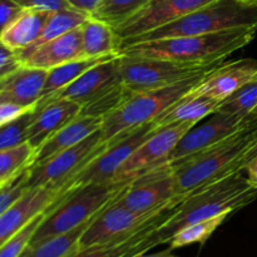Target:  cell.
Returning a JSON list of instances; mask_svg holds the SVG:
<instances>
[{"label": "cell", "instance_id": "f546056e", "mask_svg": "<svg viewBox=\"0 0 257 257\" xmlns=\"http://www.w3.org/2000/svg\"><path fill=\"white\" fill-rule=\"evenodd\" d=\"M230 215L223 213V215L215 216V217L206 218V220L197 221L191 225L185 226L181 230H178L175 235L172 236L170 241V247L176 250V248L185 247V246L193 245V243H200L203 245L208 238L212 236V233L225 222L226 218Z\"/></svg>", "mask_w": 257, "mask_h": 257}, {"label": "cell", "instance_id": "d6986e66", "mask_svg": "<svg viewBox=\"0 0 257 257\" xmlns=\"http://www.w3.org/2000/svg\"><path fill=\"white\" fill-rule=\"evenodd\" d=\"M82 105L65 98H53L37 104L34 117L28 128V142L38 150L52 136L80 114Z\"/></svg>", "mask_w": 257, "mask_h": 257}, {"label": "cell", "instance_id": "9c48e42d", "mask_svg": "<svg viewBox=\"0 0 257 257\" xmlns=\"http://www.w3.org/2000/svg\"><path fill=\"white\" fill-rule=\"evenodd\" d=\"M157 130L158 128L155 127L153 122H151L141 125L125 135L118 136V137L108 141L107 148L102 151L97 157L89 161L77 175L73 176L60 188L59 197L55 202L83 186L113 181L117 171L127 161V158L135 152L136 148L140 147Z\"/></svg>", "mask_w": 257, "mask_h": 257}, {"label": "cell", "instance_id": "7dc6e473", "mask_svg": "<svg viewBox=\"0 0 257 257\" xmlns=\"http://www.w3.org/2000/svg\"><path fill=\"white\" fill-rule=\"evenodd\" d=\"M251 115H253V117H257V108L255 109V112H253L252 114H251Z\"/></svg>", "mask_w": 257, "mask_h": 257}, {"label": "cell", "instance_id": "f6af8a7d", "mask_svg": "<svg viewBox=\"0 0 257 257\" xmlns=\"http://www.w3.org/2000/svg\"><path fill=\"white\" fill-rule=\"evenodd\" d=\"M238 2L243 3V4L253 5V7H257V0H238Z\"/></svg>", "mask_w": 257, "mask_h": 257}, {"label": "cell", "instance_id": "52a82bcc", "mask_svg": "<svg viewBox=\"0 0 257 257\" xmlns=\"http://www.w3.org/2000/svg\"><path fill=\"white\" fill-rule=\"evenodd\" d=\"M221 63L210 65L186 64L172 60L120 55L118 72L120 82L133 93L170 87L188 78L205 75Z\"/></svg>", "mask_w": 257, "mask_h": 257}, {"label": "cell", "instance_id": "8fae6325", "mask_svg": "<svg viewBox=\"0 0 257 257\" xmlns=\"http://www.w3.org/2000/svg\"><path fill=\"white\" fill-rule=\"evenodd\" d=\"M193 125H196L195 123H181L158 128L140 147L136 148L117 171L113 181L130 183L143 173L165 166L171 151Z\"/></svg>", "mask_w": 257, "mask_h": 257}, {"label": "cell", "instance_id": "d590c367", "mask_svg": "<svg viewBox=\"0 0 257 257\" xmlns=\"http://www.w3.org/2000/svg\"><path fill=\"white\" fill-rule=\"evenodd\" d=\"M29 167L23 170L14 177L10 178L8 182L0 187V216L10 207L14 202H17L25 191L28 190L27 185H25V178H27V173Z\"/></svg>", "mask_w": 257, "mask_h": 257}, {"label": "cell", "instance_id": "ee69618b", "mask_svg": "<svg viewBox=\"0 0 257 257\" xmlns=\"http://www.w3.org/2000/svg\"><path fill=\"white\" fill-rule=\"evenodd\" d=\"M253 161H257V145L253 146V147L248 151L247 155L243 157V168L246 170V167H247L251 162H253Z\"/></svg>", "mask_w": 257, "mask_h": 257}, {"label": "cell", "instance_id": "ac0fdd59", "mask_svg": "<svg viewBox=\"0 0 257 257\" xmlns=\"http://www.w3.org/2000/svg\"><path fill=\"white\" fill-rule=\"evenodd\" d=\"M257 73L255 59L221 63L192 89L196 94L207 95L222 103Z\"/></svg>", "mask_w": 257, "mask_h": 257}, {"label": "cell", "instance_id": "d6a6232c", "mask_svg": "<svg viewBox=\"0 0 257 257\" xmlns=\"http://www.w3.org/2000/svg\"><path fill=\"white\" fill-rule=\"evenodd\" d=\"M37 150L29 142L0 151V178H10L34 163Z\"/></svg>", "mask_w": 257, "mask_h": 257}, {"label": "cell", "instance_id": "60d3db41", "mask_svg": "<svg viewBox=\"0 0 257 257\" xmlns=\"http://www.w3.org/2000/svg\"><path fill=\"white\" fill-rule=\"evenodd\" d=\"M65 2H67L70 7L74 8V9L80 10V12L83 13H87L90 17V14L94 12L95 8L98 7V4H99L102 0H65Z\"/></svg>", "mask_w": 257, "mask_h": 257}, {"label": "cell", "instance_id": "5b68a950", "mask_svg": "<svg viewBox=\"0 0 257 257\" xmlns=\"http://www.w3.org/2000/svg\"><path fill=\"white\" fill-rule=\"evenodd\" d=\"M237 28H257V7L238 0H216L175 22L122 43L120 49L138 42L211 34Z\"/></svg>", "mask_w": 257, "mask_h": 257}, {"label": "cell", "instance_id": "2e32d148", "mask_svg": "<svg viewBox=\"0 0 257 257\" xmlns=\"http://www.w3.org/2000/svg\"><path fill=\"white\" fill-rule=\"evenodd\" d=\"M118 59L119 57L94 65L89 70L83 73L74 82L67 85L64 89L55 93L47 99L39 100L38 104L45 103L53 98H65L83 107L87 103L97 99L103 93L120 82L119 72H118Z\"/></svg>", "mask_w": 257, "mask_h": 257}, {"label": "cell", "instance_id": "d4e9b609", "mask_svg": "<svg viewBox=\"0 0 257 257\" xmlns=\"http://www.w3.org/2000/svg\"><path fill=\"white\" fill-rule=\"evenodd\" d=\"M80 30L84 58L120 55V39L110 25L89 17L80 25Z\"/></svg>", "mask_w": 257, "mask_h": 257}, {"label": "cell", "instance_id": "b9f144b4", "mask_svg": "<svg viewBox=\"0 0 257 257\" xmlns=\"http://www.w3.org/2000/svg\"><path fill=\"white\" fill-rule=\"evenodd\" d=\"M246 172H247V181L251 185V187L255 188L257 191V161H253L250 165L246 167Z\"/></svg>", "mask_w": 257, "mask_h": 257}, {"label": "cell", "instance_id": "74e56055", "mask_svg": "<svg viewBox=\"0 0 257 257\" xmlns=\"http://www.w3.org/2000/svg\"><path fill=\"white\" fill-rule=\"evenodd\" d=\"M23 9H37L55 12V10L72 8L65 0H14Z\"/></svg>", "mask_w": 257, "mask_h": 257}, {"label": "cell", "instance_id": "7bdbcfd3", "mask_svg": "<svg viewBox=\"0 0 257 257\" xmlns=\"http://www.w3.org/2000/svg\"><path fill=\"white\" fill-rule=\"evenodd\" d=\"M132 257H177L173 253V248L168 247L166 250L160 251V252H156V253H147V252H143V253H138V255H135Z\"/></svg>", "mask_w": 257, "mask_h": 257}, {"label": "cell", "instance_id": "4316f807", "mask_svg": "<svg viewBox=\"0 0 257 257\" xmlns=\"http://www.w3.org/2000/svg\"><path fill=\"white\" fill-rule=\"evenodd\" d=\"M118 57H120V55H115V57L79 58V59L72 60V62H68L65 64H62L59 67H55L53 69L48 70L47 79H45L42 97H40L39 100L47 99V98L55 94V93L64 89L67 85L74 82L83 73L89 70L94 65L105 62V60L114 59V58Z\"/></svg>", "mask_w": 257, "mask_h": 257}, {"label": "cell", "instance_id": "836d02e7", "mask_svg": "<svg viewBox=\"0 0 257 257\" xmlns=\"http://www.w3.org/2000/svg\"><path fill=\"white\" fill-rule=\"evenodd\" d=\"M47 212V211H45ZM45 212L38 215L34 220L30 221L22 231L17 233L15 236H13L10 240H8L7 242L3 243L0 246V257H19L23 253V251L27 248V246L29 245L30 241H32L34 232L37 231L38 226L40 225L42 220L44 218Z\"/></svg>", "mask_w": 257, "mask_h": 257}, {"label": "cell", "instance_id": "8992f818", "mask_svg": "<svg viewBox=\"0 0 257 257\" xmlns=\"http://www.w3.org/2000/svg\"><path fill=\"white\" fill-rule=\"evenodd\" d=\"M207 74L188 78L170 87L135 93L127 102L103 119L100 128L103 140L108 142L114 137L153 122L170 105L192 90Z\"/></svg>", "mask_w": 257, "mask_h": 257}, {"label": "cell", "instance_id": "f35d334b", "mask_svg": "<svg viewBox=\"0 0 257 257\" xmlns=\"http://www.w3.org/2000/svg\"><path fill=\"white\" fill-rule=\"evenodd\" d=\"M22 65L18 54L0 42V78L9 74Z\"/></svg>", "mask_w": 257, "mask_h": 257}, {"label": "cell", "instance_id": "9a60e30c", "mask_svg": "<svg viewBox=\"0 0 257 257\" xmlns=\"http://www.w3.org/2000/svg\"><path fill=\"white\" fill-rule=\"evenodd\" d=\"M180 205L166 208L152 221H150L145 227L128 237L102 243V245L90 246L88 248L78 247L67 257H132L138 253L148 252L152 248L162 245L157 235V230L165 225L172 216H175Z\"/></svg>", "mask_w": 257, "mask_h": 257}, {"label": "cell", "instance_id": "6da1fadb", "mask_svg": "<svg viewBox=\"0 0 257 257\" xmlns=\"http://www.w3.org/2000/svg\"><path fill=\"white\" fill-rule=\"evenodd\" d=\"M257 145V117L207 150L170 165L178 195H188L215 181L243 172V157Z\"/></svg>", "mask_w": 257, "mask_h": 257}, {"label": "cell", "instance_id": "603a6c76", "mask_svg": "<svg viewBox=\"0 0 257 257\" xmlns=\"http://www.w3.org/2000/svg\"><path fill=\"white\" fill-rule=\"evenodd\" d=\"M102 118L87 117V115H78L75 119L68 123L67 125L58 131L54 136L49 138L44 145L37 150L34 157V163H39L47 158L52 157L55 153L73 147L79 142L84 141L94 132L102 128ZM33 163V165H34Z\"/></svg>", "mask_w": 257, "mask_h": 257}, {"label": "cell", "instance_id": "cb8c5ba5", "mask_svg": "<svg viewBox=\"0 0 257 257\" xmlns=\"http://www.w3.org/2000/svg\"><path fill=\"white\" fill-rule=\"evenodd\" d=\"M49 14L47 10L23 9L2 33L0 42L15 53L23 52L38 39Z\"/></svg>", "mask_w": 257, "mask_h": 257}, {"label": "cell", "instance_id": "5bb4252c", "mask_svg": "<svg viewBox=\"0 0 257 257\" xmlns=\"http://www.w3.org/2000/svg\"><path fill=\"white\" fill-rule=\"evenodd\" d=\"M251 117L252 115H250L247 119H240L218 112L213 113L207 122L201 125H193L188 132H186V135L178 141L177 145L166 158L165 165H172L207 150L208 147L240 130Z\"/></svg>", "mask_w": 257, "mask_h": 257}, {"label": "cell", "instance_id": "8d00e7d4", "mask_svg": "<svg viewBox=\"0 0 257 257\" xmlns=\"http://www.w3.org/2000/svg\"><path fill=\"white\" fill-rule=\"evenodd\" d=\"M35 109H37V105L35 107H25V105L17 104V103L0 102V127L10 124V123L22 118L23 115L28 114Z\"/></svg>", "mask_w": 257, "mask_h": 257}, {"label": "cell", "instance_id": "83f0119b", "mask_svg": "<svg viewBox=\"0 0 257 257\" xmlns=\"http://www.w3.org/2000/svg\"><path fill=\"white\" fill-rule=\"evenodd\" d=\"M90 221L63 235L53 236L39 242L29 243L19 257H67L79 247L80 237Z\"/></svg>", "mask_w": 257, "mask_h": 257}, {"label": "cell", "instance_id": "f1b7e54d", "mask_svg": "<svg viewBox=\"0 0 257 257\" xmlns=\"http://www.w3.org/2000/svg\"><path fill=\"white\" fill-rule=\"evenodd\" d=\"M150 0H102L90 18L114 28L137 14Z\"/></svg>", "mask_w": 257, "mask_h": 257}, {"label": "cell", "instance_id": "7a4b0ae2", "mask_svg": "<svg viewBox=\"0 0 257 257\" xmlns=\"http://www.w3.org/2000/svg\"><path fill=\"white\" fill-rule=\"evenodd\" d=\"M257 28H237L203 35L166 38L125 45L120 55L172 60L186 64L210 65L250 44Z\"/></svg>", "mask_w": 257, "mask_h": 257}, {"label": "cell", "instance_id": "4dcf8cb0", "mask_svg": "<svg viewBox=\"0 0 257 257\" xmlns=\"http://www.w3.org/2000/svg\"><path fill=\"white\" fill-rule=\"evenodd\" d=\"M257 108V73L240 89L223 100L217 112L232 115L240 119H247Z\"/></svg>", "mask_w": 257, "mask_h": 257}, {"label": "cell", "instance_id": "ffe728a7", "mask_svg": "<svg viewBox=\"0 0 257 257\" xmlns=\"http://www.w3.org/2000/svg\"><path fill=\"white\" fill-rule=\"evenodd\" d=\"M48 70L22 64L0 78V102L35 107L42 97Z\"/></svg>", "mask_w": 257, "mask_h": 257}, {"label": "cell", "instance_id": "277c9868", "mask_svg": "<svg viewBox=\"0 0 257 257\" xmlns=\"http://www.w3.org/2000/svg\"><path fill=\"white\" fill-rule=\"evenodd\" d=\"M127 185L109 181L83 186L70 192L48 208L30 243L63 235L89 222L112 203Z\"/></svg>", "mask_w": 257, "mask_h": 257}, {"label": "cell", "instance_id": "ab89813d", "mask_svg": "<svg viewBox=\"0 0 257 257\" xmlns=\"http://www.w3.org/2000/svg\"><path fill=\"white\" fill-rule=\"evenodd\" d=\"M23 8L14 0H0V35L5 28L22 13Z\"/></svg>", "mask_w": 257, "mask_h": 257}, {"label": "cell", "instance_id": "1f68e13d", "mask_svg": "<svg viewBox=\"0 0 257 257\" xmlns=\"http://www.w3.org/2000/svg\"><path fill=\"white\" fill-rule=\"evenodd\" d=\"M133 94L135 93L131 92L122 82H119L114 87H112L107 92L103 93L97 99L83 105L79 115H87V117H95L104 119L107 115L112 114L115 109H118L123 103L127 102Z\"/></svg>", "mask_w": 257, "mask_h": 257}, {"label": "cell", "instance_id": "ba28073f", "mask_svg": "<svg viewBox=\"0 0 257 257\" xmlns=\"http://www.w3.org/2000/svg\"><path fill=\"white\" fill-rule=\"evenodd\" d=\"M107 146L108 142L103 140L102 131L99 130L78 145L60 151L42 162L34 163L28 170L25 178L27 188L47 187L59 192L73 176L104 151Z\"/></svg>", "mask_w": 257, "mask_h": 257}, {"label": "cell", "instance_id": "e0dca14e", "mask_svg": "<svg viewBox=\"0 0 257 257\" xmlns=\"http://www.w3.org/2000/svg\"><path fill=\"white\" fill-rule=\"evenodd\" d=\"M59 197L52 188H30L0 216V246L22 231L38 215L45 212Z\"/></svg>", "mask_w": 257, "mask_h": 257}, {"label": "cell", "instance_id": "3957f363", "mask_svg": "<svg viewBox=\"0 0 257 257\" xmlns=\"http://www.w3.org/2000/svg\"><path fill=\"white\" fill-rule=\"evenodd\" d=\"M257 197L242 172L226 176L200 190L191 192L178 206L177 212L157 230L162 245L170 243L172 236L185 226L197 221L241 210Z\"/></svg>", "mask_w": 257, "mask_h": 257}, {"label": "cell", "instance_id": "e575fe53", "mask_svg": "<svg viewBox=\"0 0 257 257\" xmlns=\"http://www.w3.org/2000/svg\"><path fill=\"white\" fill-rule=\"evenodd\" d=\"M35 110L23 115L10 124L0 127V151L28 142V128L32 123Z\"/></svg>", "mask_w": 257, "mask_h": 257}, {"label": "cell", "instance_id": "30bf717a", "mask_svg": "<svg viewBox=\"0 0 257 257\" xmlns=\"http://www.w3.org/2000/svg\"><path fill=\"white\" fill-rule=\"evenodd\" d=\"M188 195L176 196L166 205L146 213L133 211L113 201L90 221L80 237L79 248H88L90 246L102 245V243L128 237L145 227L150 221H152L158 213L165 211L166 208L182 203Z\"/></svg>", "mask_w": 257, "mask_h": 257}, {"label": "cell", "instance_id": "4fadbf2b", "mask_svg": "<svg viewBox=\"0 0 257 257\" xmlns=\"http://www.w3.org/2000/svg\"><path fill=\"white\" fill-rule=\"evenodd\" d=\"M216 0H150L131 19L114 28L120 45L153 29L180 19Z\"/></svg>", "mask_w": 257, "mask_h": 257}, {"label": "cell", "instance_id": "7402d4cb", "mask_svg": "<svg viewBox=\"0 0 257 257\" xmlns=\"http://www.w3.org/2000/svg\"><path fill=\"white\" fill-rule=\"evenodd\" d=\"M221 102L207 97V95L196 94L192 90L183 95L181 99L173 103L165 112L161 113L153 124L156 128L167 127L181 123H195L197 124L201 119L212 115L217 112Z\"/></svg>", "mask_w": 257, "mask_h": 257}, {"label": "cell", "instance_id": "bcb514c9", "mask_svg": "<svg viewBox=\"0 0 257 257\" xmlns=\"http://www.w3.org/2000/svg\"><path fill=\"white\" fill-rule=\"evenodd\" d=\"M13 177H14V176H13ZM10 178H12V177H10ZM10 178H0V187H2V186L4 185L5 182H8V181H9Z\"/></svg>", "mask_w": 257, "mask_h": 257}, {"label": "cell", "instance_id": "7c38bea8", "mask_svg": "<svg viewBox=\"0 0 257 257\" xmlns=\"http://www.w3.org/2000/svg\"><path fill=\"white\" fill-rule=\"evenodd\" d=\"M176 196L178 193L172 167L165 165L131 181L114 201L131 210L146 213L166 205Z\"/></svg>", "mask_w": 257, "mask_h": 257}, {"label": "cell", "instance_id": "44dd1931", "mask_svg": "<svg viewBox=\"0 0 257 257\" xmlns=\"http://www.w3.org/2000/svg\"><path fill=\"white\" fill-rule=\"evenodd\" d=\"M79 58H84L80 27L40 45L24 60L23 64L38 69L50 70Z\"/></svg>", "mask_w": 257, "mask_h": 257}, {"label": "cell", "instance_id": "484cf974", "mask_svg": "<svg viewBox=\"0 0 257 257\" xmlns=\"http://www.w3.org/2000/svg\"><path fill=\"white\" fill-rule=\"evenodd\" d=\"M88 18H89V15L87 13H83L80 10L74 9V8H65V9L50 12L38 39L29 48L24 49L23 52L17 53L20 63L23 64L24 60L40 45L45 44V43L50 42V40L55 39V38L60 37V35L65 34V33L70 32L75 28H79Z\"/></svg>", "mask_w": 257, "mask_h": 257}]
</instances>
